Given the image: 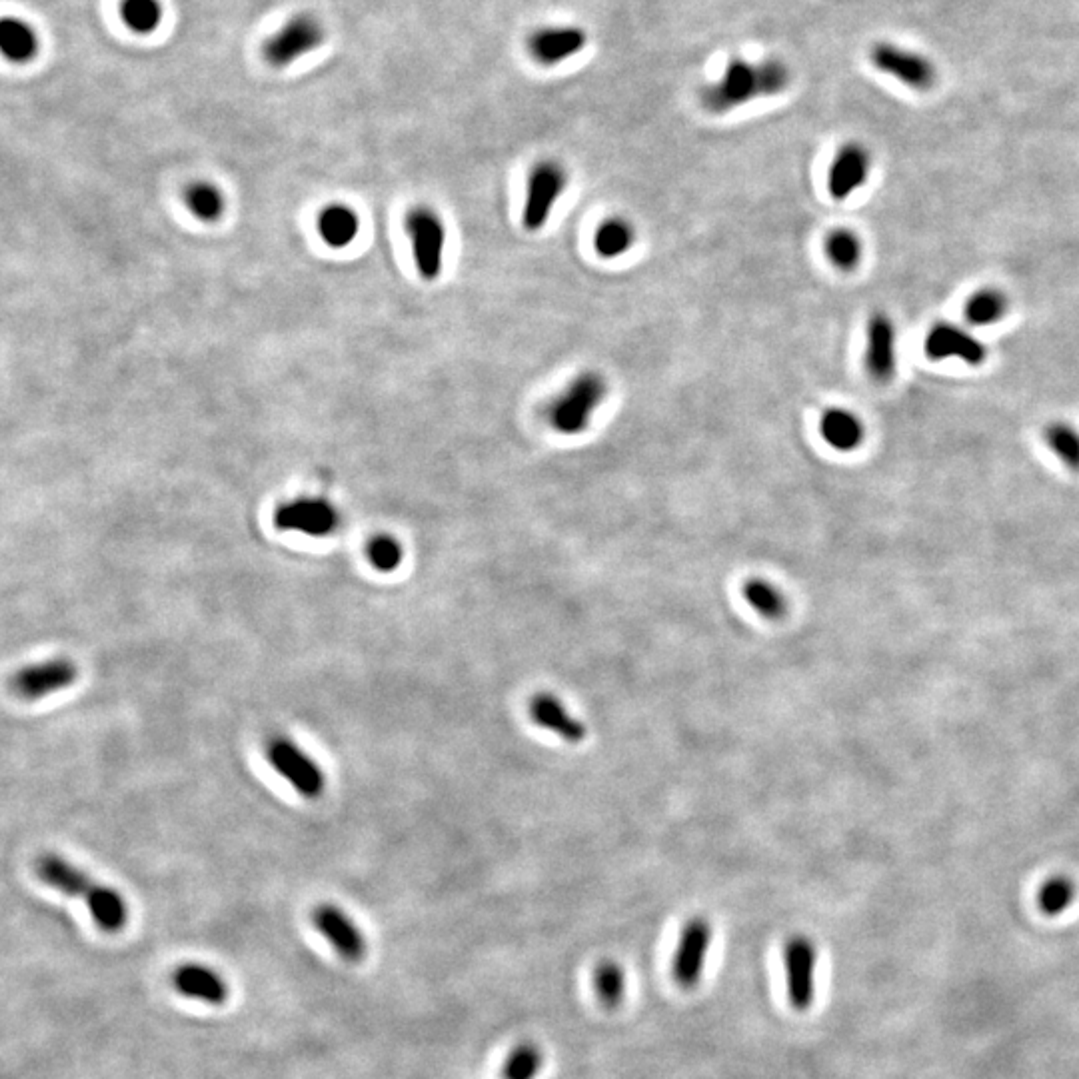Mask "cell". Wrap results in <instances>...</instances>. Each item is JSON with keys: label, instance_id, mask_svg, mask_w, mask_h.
<instances>
[{"label": "cell", "instance_id": "44dd1931", "mask_svg": "<svg viewBox=\"0 0 1079 1079\" xmlns=\"http://www.w3.org/2000/svg\"><path fill=\"white\" fill-rule=\"evenodd\" d=\"M1008 308H1010L1008 296L1002 290L988 286V288L976 290L968 298L964 306V314L972 326H990V324L1000 322L1008 314Z\"/></svg>", "mask_w": 1079, "mask_h": 1079}, {"label": "cell", "instance_id": "9a60e30c", "mask_svg": "<svg viewBox=\"0 0 1079 1079\" xmlns=\"http://www.w3.org/2000/svg\"><path fill=\"white\" fill-rule=\"evenodd\" d=\"M872 174V154L860 142H846L838 148L828 168V192L842 202L866 186Z\"/></svg>", "mask_w": 1079, "mask_h": 1079}, {"label": "cell", "instance_id": "3957f363", "mask_svg": "<svg viewBox=\"0 0 1079 1079\" xmlns=\"http://www.w3.org/2000/svg\"><path fill=\"white\" fill-rule=\"evenodd\" d=\"M608 394L606 378L600 372H580L548 406L546 418L550 426L564 436L582 434L598 406Z\"/></svg>", "mask_w": 1079, "mask_h": 1079}, {"label": "cell", "instance_id": "6da1fadb", "mask_svg": "<svg viewBox=\"0 0 1079 1079\" xmlns=\"http://www.w3.org/2000/svg\"><path fill=\"white\" fill-rule=\"evenodd\" d=\"M792 82L790 66L776 56L752 62L734 56L718 80L702 86L700 104L710 114H726L756 98L776 96Z\"/></svg>", "mask_w": 1079, "mask_h": 1079}, {"label": "cell", "instance_id": "7402d4cb", "mask_svg": "<svg viewBox=\"0 0 1079 1079\" xmlns=\"http://www.w3.org/2000/svg\"><path fill=\"white\" fill-rule=\"evenodd\" d=\"M634 240H636L634 226L626 218L614 216V218L604 220L598 226L596 236H594V246L602 258L612 260L626 254L632 248Z\"/></svg>", "mask_w": 1079, "mask_h": 1079}, {"label": "cell", "instance_id": "ffe728a7", "mask_svg": "<svg viewBox=\"0 0 1079 1079\" xmlns=\"http://www.w3.org/2000/svg\"><path fill=\"white\" fill-rule=\"evenodd\" d=\"M820 434L834 450L854 452L866 440V424L856 412L832 406L820 418Z\"/></svg>", "mask_w": 1079, "mask_h": 1079}, {"label": "cell", "instance_id": "603a6c76", "mask_svg": "<svg viewBox=\"0 0 1079 1079\" xmlns=\"http://www.w3.org/2000/svg\"><path fill=\"white\" fill-rule=\"evenodd\" d=\"M742 594L746 602L766 620H780L786 616L788 602L786 596L764 578H748L744 582Z\"/></svg>", "mask_w": 1079, "mask_h": 1079}, {"label": "cell", "instance_id": "ba28073f", "mask_svg": "<svg viewBox=\"0 0 1079 1079\" xmlns=\"http://www.w3.org/2000/svg\"><path fill=\"white\" fill-rule=\"evenodd\" d=\"M408 234L420 276L424 280H436L442 272L446 244V228L440 216L430 208L412 210L408 216Z\"/></svg>", "mask_w": 1079, "mask_h": 1079}, {"label": "cell", "instance_id": "d6a6232c", "mask_svg": "<svg viewBox=\"0 0 1079 1079\" xmlns=\"http://www.w3.org/2000/svg\"><path fill=\"white\" fill-rule=\"evenodd\" d=\"M186 202L190 210L202 220H216L222 212V196L210 184H196L188 190Z\"/></svg>", "mask_w": 1079, "mask_h": 1079}, {"label": "cell", "instance_id": "1f68e13d", "mask_svg": "<svg viewBox=\"0 0 1079 1079\" xmlns=\"http://www.w3.org/2000/svg\"><path fill=\"white\" fill-rule=\"evenodd\" d=\"M366 554H368L370 564L378 572H394L400 566L402 558H404L402 544L396 538L388 536V534H380V536L372 538L368 548H366Z\"/></svg>", "mask_w": 1079, "mask_h": 1079}, {"label": "cell", "instance_id": "d4e9b609", "mask_svg": "<svg viewBox=\"0 0 1079 1079\" xmlns=\"http://www.w3.org/2000/svg\"><path fill=\"white\" fill-rule=\"evenodd\" d=\"M318 230L322 238L334 246L342 248L350 244L358 234V218L356 214L346 206H332L322 212L318 220Z\"/></svg>", "mask_w": 1079, "mask_h": 1079}, {"label": "cell", "instance_id": "cb8c5ba5", "mask_svg": "<svg viewBox=\"0 0 1079 1079\" xmlns=\"http://www.w3.org/2000/svg\"><path fill=\"white\" fill-rule=\"evenodd\" d=\"M824 252L828 260L844 272H850L858 268L864 248L860 236L850 228H836L830 230V234L824 240Z\"/></svg>", "mask_w": 1079, "mask_h": 1079}, {"label": "cell", "instance_id": "52a82bcc", "mask_svg": "<svg viewBox=\"0 0 1079 1079\" xmlns=\"http://www.w3.org/2000/svg\"><path fill=\"white\" fill-rule=\"evenodd\" d=\"M712 936V924L706 918H692L682 928L672 960V976L680 988L692 990L702 980L712 948Z\"/></svg>", "mask_w": 1079, "mask_h": 1079}, {"label": "cell", "instance_id": "e0dca14e", "mask_svg": "<svg viewBox=\"0 0 1079 1079\" xmlns=\"http://www.w3.org/2000/svg\"><path fill=\"white\" fill-rule=\"evenodd\" d=\"M324 38L320 24L308 16L290 20L278 34L266 40L264 58L272 66H286L314 50Z\"/></svg>", "mask_w": 1079, "mask_h": 1079}, {"label": "cell", "instance_id": "4dcf8cb0", "mask_svg": "<svg viewBox=\"0 0 1079 1079\" xmlns=\"http://www.w3.org/2000/svg\"><path fill=\"white\" fill-rule=\"evenodd\" d=\"M120 14L130 30L152 32L162 18V8L156 0H122Z\"/></svg>", "mask_w": 1079, "mask_h": 1079}, {"label": "cell", "instance_id": "f546056e", "mask_svg": "<svg viewBox=\"0 0 1079 1079\" xmlns=\"http://www.w3.org/2000/svg\"><path fill=\"white\" fill-rule=\"evenodd\" d=\"M1076 900V884L1064 876L1050 878L1038 894V906L1046 916L1064 914Z\"/></svg>", "mask_w": 1079, "mask_h": 1079}, {"label": "cell", "instance_id": "5b68a950", "mask_svg": "<svg viewBox=\"0 0 1079 1079\" xmlns=\"http://www.w3.org/2000/svg\"><path fill=\"white\" fill-rule=\"evenodd\" d=\"M270 766L306 800L322 796L326 778L322 768L296 742L286 736H274L266 744Z\"/></svg>", "mask_w": 1079, "mask_h": 1079}, {"label": "cell", "instance_id": "9c48e42d", "mask_svg": "<svg viewBox=\"0 0 1079 1079\" xmlns=\"http://www.w3.org/2000/svg\"><path fill=\"white\" fill-rule=\"evenodd\" d=\"M816 966L818 950L812 940L804 936L790 938L784 946V970L786 990L792 1008L806 1012L816 998Z\"/></svg>", "mask_w": 1079, "mask_h": 1079}, {"label": "cell", "instance_id": "5bb4252c", "mask_svg": "<svg viewBox=\"0 0 1079 1079\" xmlns=\"http://www.w3.org/2000/svg\"><path fill=\"white\" fill-rule=\"evenodd\" d=\"M76 678L78 668L72 660L52 658L16 672L12 678V690L22 700H40L72 686Z\"/></svg>", "mask_w": 1079, "mask_h": 1079}, {"label": "cell", "instance_id": "83f0119b", "mask_svg": "<svg viewBox=\"0 0 1079 1079\" xmlns=\"http://www.w3.org/2000/svg\"><path fill=\"white\" fill-rule=\"evenodd\" d=\"M594 990L606 1008H618L626 998V972L618 962H602L594 972Z\"/></svg>", "mask_w": 1079, "mask_h": 1079}, {"label": "cell", "instance_id": "d6986e66", "mask_svg": "<svg viewBox=\"0 0 1079 1079\" xmlns=\"http://www.w3.org/2000/svg\"><path fill=\"white\" fill-rule=\"evenodd\" d=\"M172 988L184 998L222 1006L228 1000V986L222 976L202 964H182L170 976Z\"/></svg>", "mask_w": 1079, "mask_h": 1079}, {"label": "cell", "instance_id": "ac0fdd59", "mask_svg": "<svg viewBox=\"0 0 1079 1079\" xmlns=\"http://www.w3.org/2000/svg\"><path fill=\"white\" fill-rule=\"evenodd\" d=\"M528 714L536 726L548 730L568 744H582L588 736L586 726L570 714L566 704L552 692H538L528 704Z\"/></svg>", "mask_w": 1079, "mask_h": 1079}, {"label": "cell", "instance_id": "f1b7e54d", "mask_svg": "<svg viewBox=\"0 0 1079 1079\" xmlns=\"http://www.w3.org/2000/svg\"><path fill=\"white\" fill-rule=\"evenodd\" d=\"M1044 440L1058 460L1068 468L1079 470V430L1068 422H1052L1044 430Z\"/></svg>", "mask_w": 1079, "mask_h": 1079}, {"label": "cell", "instance_id": "8992f818", "mask_svg": "<svg viewBox=\"0 0 1079 1079\" xmlns=\"http://www.w3.org/2000/svg\"><path fill=\"white\" fill-rule=\"evenodd\" d=\"M566 186L568 172L556 160H542L532 168L522 208V226L528 232H538L548 224L550 214Z\"/></svg>", "mask_w": 1079, "mask_h": 1079}, {"label": "cell", "instance_id": "4fadbf2b", "mask_svg": "<svg viewBox=\"0 0 1079 1079\" xmlns=\"http://www.w3.org/2000/svg\"><path fill=\"white\" fill-rule=\"evenodd\" d=\"M312 924L342 960L356 964L366 956V940L360 928L338 906L334 904L318 906L312 912Z\"/></svg>", "mask_w": 1079, "mask_h": 1079}, {"label": "cell", "instance_id": "30bf717a", "mask_svg": "<svg viewBox=\"0 0 1079 1079\" xmlns=\"http://www.w3.org/2000/svg\"><path fill=\"white\" fill-rule=\"evenodd\" d=\"M588 44V32L578 24L538 26L526 38L528 54L542 66H556L578 56Z\"/></svg>", "mask_w": 1079, "mask_h": 1079}, {"label": "cell", "instance_id": "7a4b0ae2", "mask_svg": "<svg viewBox=\"0 0 1079 1079\" xmlns=\"http://www.w3.org/2000/svg\"><path fill=\"white\" fill-rule=\"evenodd\" d=\"M36 876L58 892L74 898H84L94 924L108 934L120 932L128 922V908L124 898L102 884L92 882L82 870L56 854H44L34 864Z\"/></svg>", "mask_w": 1079, "mask_h": 1079}, {"label": "cell", "instance_id": "484cf974", "mask_svg": "<svg viewBox=\"0 0 1079 1079\" xmlns=\"http://www.w3.org/2000/svg\"><path fill=\"white\" fill-rule=\"evenodd\" d=\"M0 46H2V54L8 60L24 62L32 58L36 52V34L26 22L4 18L2 28H0Z\"/></svg>", "mask_w": 1079, "mask_h": 1079}, {"label": "cell", "instance_id": "2e32d148", "mask_svg": "<svg viewBox=\"0 0 1079 1079\" xmlns=\"http://www.w3.org/2000/svg\"><path fill=\"white\" fill-rule=\"evenodd\" d=\"M338 510L320 498H300L280 506L274 524L280 530L304 532L308 536H328L338 528Z\"/></svg>", "mask_w": 1079, "mask_h": 1079}, {"label": "cell", "instance_id": "4316f807", "mask_svg": "<svg viewBox=\"0 0 1079 1079\" xmlns=\"http://www.w3.org/2000/svg\"><path fill=\"white\" fill-rule=\"evenodd\" d=\"M544 1068V1054L542 1050L532 1042L516 1044L510 1054L504 1060L502 1066V1078L504 1079H536Z\"/></svg>", "mask_w": 1079, "mask_h": 1079}, {"label": "cell", "instance_id": "8fae6325", "mask_svg": "<svg viewBox=\"0 0 1079 1079\" xmlns=\"http://www.w3.org/2000/svg\"><path fill=\"white\" fill-rule=\"evenodd\" d=\"M864 366L878 384H888L898 372V330L884 312H876L868 320Z\"/></svg>", "mask_w": 1079, "mask_h": 1079}, {"label": "cell", "instance_id": "277c9868", "mask_svg": "<svg viewBox=\"0 0 1079 1079\" xmlns=\"http://www.w3.org/2000/svg\"><path fill=\"white\" fill-rule=\"evenodd\" d=\"M868 58L872 66L890 76L896 78L900 84L908 86L916 92H930L940 78L936 62L930 58V54H924L916 48H908L896 42L878 40L870 46Z\"/></svg>", "mask_w": 1079, "mask_h": 1079}, {"label": "cell", "instance_id": "7c38bea8", "mask_svg": "<svg viewBox=\"0 0 1079 1079\" xmlns=\"http://www.w3.org/2000/svg\"><path fill=\"white\" fill-rule=\"evenodd\" d=\"M924 350L932 360L958 358L970 366H982L988 358L986 344L970 330L952 322H936L924 338Z\"/></svg>", "mask_w": 1079, "mask_h": 1079}]
</instances>
